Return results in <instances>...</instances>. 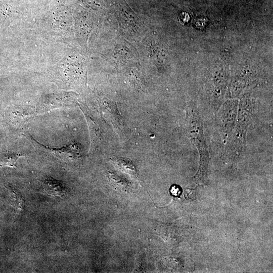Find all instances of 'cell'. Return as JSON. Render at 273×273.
Instances as JSON below:
<instances>
[{
  "mask_svg": "<svg viewBox=\"0 0 273 273\" xmlns=\"http://www.w3.org/2000/svg\"><path fill=\"white\" fill-rule=\"evenodd\" d=\"M186 116V134L199 154V166L193 180L198 184H206L208 181L207 172L209 155L203 132L202 117L198 109L194 105L187 107Z\"/></svg>",
  "mask_w": 273,
  "mask_h": 273,
  "instance_id": "6da1fadb",
  "label": "cell"
},
{
  "mask_svg": "<svg viewBox=\"0 0 273 273\" xmlns=\"http://www.w3.org/2000/svg\"><path fill=\"white\" fill-rule=\"evenodd\" d=\"M30 136L36 144L50 152L60 159L65 161L74 160L77 159L80 156L79 148L75 143L72 142L60 147L53 148L44 146L37 142L31 136Z\"/></svg>",
  "mask_w": 273,
  "mask_h": 273,
  "instance_id": "277c9868",
  "label": "cell"
},
{
  "mask_svg": "<svg viewBox=\"0 0 273 273\" xmlns=\"http://www.w3.org/2000/svg\"><path fill=\"white\" fill-rule=\"evenodd\" d=\"M171 191L172 194H176L179 191L178 188L176 186H173L172 187Z\"/></svg>",
  "mask_w": 273,
  "mask_h": 273,
  "instance_id": "52a82bcc",
  "label": "cell"
},
{
  "mask_svg": "<svg viewBox=\"0 0 273 273\" xmlns=\"http://www.w3.org/2000/svg\"><path fill=\"white\" fill-rule=\"evenodd\" d=\"M2 2H3L2 0H0V6L3 5Z\"/></svg>",
  "mask_w": 273,
  "mask_h": 273,
  "instance_id": "ba28073f",
  "label": "cell"
},
{
  "mask_svg": "<svg viewBox=\"0 0 273 273\" xmlns=\"http://www.w3.org/2000/svg\"><path fill=\"white\" fill-rule=\"evenodd\" d=\"M22 156V154L17 152H0V165L14 167L18 159Z\"/></svg>",
  "mask_w": 273,
  "mask_h": 273,
  "instance_id": "8992f818",
  "label": "cell"
},
{
  "mask_svg": "<svg viewBox=\"0 0 273 273\" xmlns=\"http://www.w3.org/2000/svg\"><path fill=\"white\" fill-rule=\"evenodd\" d=\"M42 188L45 193L53 196L62 197L66 193L63 184L50 176L42 180Z\"/></svg>",
  "mask_w": 273,
  "mask_h": 273,
  "instance_id": "5b68a950",
  "label": "cell"
},
{
  "mask_svg": "<svg viewBox=\"0 0 273 273\" xmlns=\"http://www.w3.org/2000/svg\"><path fill=\"white\" fill-rule=\"evenodd\" d=\"M237 103L236 100L226 101L220 108L218 113L217 124L226 139L229 137L235 126Z\"/></svg>",
  "mask_w": 273,
  "mask_h": 273,
  "instance_id": "3957f363",
  "label": "cell"
},
{
  "mask_svg": "<svg viewBox=\"0 0 273 273\" xmlns=\"http://www.w3.org/2000/svg\"><path fill=\"white\" fill-rule=\"evenodd\" d=\"M251 101L244 99L239 105L235 122L234 136L231 143V150L242 151L246 146V135L252 117Z\"/></svg>",
  "mask_w": 273,
  "mask_h": 273,
  "instance_id": "7a4b0ae2",
  "label": "cell"
}]
</instances>
